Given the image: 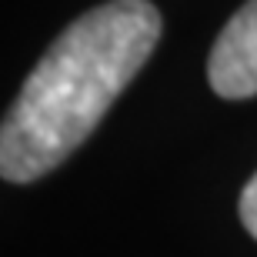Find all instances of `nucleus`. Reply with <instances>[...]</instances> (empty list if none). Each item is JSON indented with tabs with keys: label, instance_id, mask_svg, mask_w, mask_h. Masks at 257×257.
<instances>
[{
	"label": "nucleus",
	"instance_id": "obj_3",
	"mask_svg": "<svg viewBox=\"0 0 257 257\" xmlns=\"http://www.w3.org/2000/svg\"><path fill=\"white\" fill-rule=\"evenodd\" d=\"M240 220H244L247 234L257 240V174L247 181V187L240 194Z\"/></svg>",
	"mask_w": 257,
	"mask_h": 257
},
{
	"label": "nucleus",
	"instance_id": "obj_1",
	"mask_svg": "<svg viewBox=\"0 0 257 257\" xmlns=\"http://www.w3.org/2000/svg\"><path fill=\"white\" fill-rule=\"evenodd\" d=\"M161 40L151 0H107L60 34L0 124V177L30 184L64 164L104 120Z\"/></svg>",
	"mask_w": 257,
	"mask_h": 257
},
{
	"label": "nucleus",
	"instance_id": "obj_2",
	"mask_svg": "<svg viewBox=\"0 0 257 257\" xmlns=\"http://www.w3.org/2000/svg\"><path fill=\"white\" fill-rule=\"evenodd\" d=\"M207 80L227 100L257 94V0H247L224 24L207 60Z\"/></svg>",
	"mask_w": 257,
	"mask_h": 257
}]
</instances>
